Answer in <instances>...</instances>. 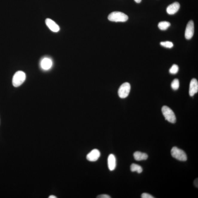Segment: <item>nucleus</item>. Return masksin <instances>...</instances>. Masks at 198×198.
<instances>
[{
    "instance_id": "dca6fc26",
    "label": "nucleus",
    "mask_w": 198,
    "mask_h": 198,
    "mask_svg": "<svg viewBox=\"0 0 198 198\" xmlns=\"http://www.w3.org/2000/svg\"><path fill=\"white\" fill-rule=\"evenodd\" d=\"M171 87L173 90H178L179 87V82L178 79H175L172 82Z\"/></svg>"
},
{
    "instance_id": "7ed1b4c3",
    "label": "nucleus",
    "mask_w": 198,
    "mask_h": 198,
    "mask_svg": "<svg viewBox=\"0 0 198 198\" xmlns=\"http://www.w3.org/2000/svg\"><path fill=\"white\" fill-rule=\"evenodd\" d=\"M162 112L165 119L167 121L172 123L176 122V118L175 113L168 107L164 106L162 107Z\"/></svg>"
},
{
    "instance_id": "423d86ee",
    "label": "nucleus",
    "mask_w": 198,
    "mask_h": 198,
    "mask_svg": "<svg viewBox=\"0 0 198 198\" xmlns=\"http://www.w3.org/2000/svg\"><path fill=\"white\" fill-rule=\"evenodd\" d=\"M194 33V25L193 21L188 22L185 32V37L187 39L189 40L192 38Z\"/></svg>"
},
{
    "instance_id": "f8f14e48",
    "label": "nucleus",
    "mask_w": 198,
    "mask_h": 198,
    "mask_svg": "<svg viewBox=\"0 0 198 198\" xmlns=\"http://www.w3.org/2000/svg\"><path fill=\"white\" fill-rule=\"evenodd\" d=\"M108 164V168L110 171H112L115 170L116 165V157L113 154H110L109 156Z\"/></svg>"
},
{
    "instance_id": "20e7f679",
    "label": "nucleus",
    "mask_w": 198,
    "mask_h": 198,
    "mask_svg": "<svg viewBox=\"0 0 198 198\" xmlns=\"http://www.w3.org/2000/svg\"><path fill=\"white\" fill-rule=\"evenodd\" d=\"M171 152L172 156L177 160L183 162L187 160V156L185 153L177 147H173Z\"/></svg>"
},
{
    "instance_id": "5701e85b",
    "label": "nucleus",
    "mask_w": 198,
    "mask_h": 198,
    "mask_svg": "<svg viewBox=\"0 0 198 198\" xmlns=\"http://www.w3.org/2000/svg\"><path fill=\"white\" fill-rule=\"evenodd\" d=\"M49 198H56L57 197H56V196H54V195H51L49 196V197H48Z\"/></svg>"
},
{
    "instance_id": "9d476101",
    "label": "nucleus",
    "mask_w": 198,
    "mask_h": 198,
    "mask_svg": "<svg viewBox=\"0 0 198 198\" xmlns=\"http://www.w3.org/2000/svg\"><path fill=\"white\" fill-rule=\"evenodd\" d=\"M47 26L50 30L54 32H57L60 30V28L54 21L50 19H47L45 21Z\"/></svg>"
},
{
    "instance_id": "6e6552de",
    "label": "nucleus",
    "mask_w": 198,
    "mask_h": 198,
    "mask_svg": "<svg viewBox=\"0 0 198 198\" xmlns=\"http://www.w3.org/2000/svg\"><path fill=\"white\" fill-rule=\"evenodd\" d=\"M198 91V82L197 79L194 78L190 84L189 93L191 96H194Z\"/></svg>"
},
{
    "instance_id": "a211bd4d",
    "label": "nucleus",
    "mask_w": 198,
    "mask_h": 198,
    "mask_svg": "<svg viewBox=\"0 0 198 198\" xmlns=\"http://www.w3.org/2000/svg\"><path fill=\"white\" fill-rule=\"evenodd\" d=\"M178 71H179V67H178V66L176 64H174L172 66L171 68L170 69L169 72L170 74H175L177 73Z\"/></svg>"
},
{
    "instance_id": "f257e3e1",
    "label": "nucleus",
    "mask_w": 198,
    "mask_h": 198,
    "mask_svg": "<svg viewBox=\"0 0 198 198\" xmlns=\"http://www.w3.org/2000/svg\"><path fill=\"white\" fill-rule=\"evenodd\" d=\"M129 19L128 16L124 13L119 12H114L109 14L108 17L109 20L113 22H126Z\"/></svg>"
},
{
    "instance_id": "ddd939ff",
    "label": "nucleus",
    "mask_w": 198,
    "mask_h": 198,
    "mask_svg": "<svg viewBox=\"0 0 198 198\" xmlns=\"http://www.w3.org/2000/svg\"><path fill=\"white\" fill-rule=\"evenodd\" d=\"M133 156L135 159L138 161L146 160L148 157L147 154L138 151L135 152Z\"/></svg>"
},
{
    "instance_id": "f03ea898",
    "label": "nucleus",
    "mask_w": 198,
    "mask_h": 198,
    "mask_svg": "<svg viewBox=\"0 0 198 198\" xmlns=\"http://www.w3.org/2000/svg\"><path fill=\"white\" fill-rule=\"evenodd\" d=\"M26 79V74L22 71H19L14 74L13 78L12 83L15 87H18L23 83Z\"/></svg>"
},
{
    "instance_id": "4468645a",
    "label": "nucleus",
    "mask_w": 198,
    "mask_h": 198,
    "mask_svg": "<svg viewBox=\"0 0 198 198\" xmlns=\"http://www.w3.org/2000/svg\"><path fill=\"white\" fill-rule=\"evenodd\" d=\"M131 171L132 172H137L138 173H140L143 171V169L140 165L135 164H132L130 167Z\"/></svg>"
},
{
    "instance_id": "2eb2a0df",
    "label": "nucleus",
    "mask_w": 198,
    "mask_h": 198,
    "mask_svg": "<svg viewBox=\"0 0 198 198\" xmlns=\"http://www.w3.org/2000/svg\"><path fill=\"white\" fill-rule=\"evenodd\" d=\"M171 25L169 22H160L158 24L159 28L160 30L165 31Z\"/></svg>"
},
{
    "instance_id": "4be33fe9",
    "label": "nucleus",
    "mask_w": 198,
    "mask_h": 198,
    "mask_svg": "<svg viewBox=\"0 0 198 198\" xmlns=\"http://www.w3.org/2000/svg\"><path fill=\"white\" fill-rule=\"evenodd\" d=\"M134 1H135L136 3H140L142 0H134Z\"/></svg>"
},
{
    "instance_id": "6ab92c4d",
    "label": "nucleus",
    "mask_w": 198,
    "mask_h": 198,
    "mask_svg": "<svg viewBox=\"0 0 198 198\" xmlns=\"http://www.w3.org/2000/svg\"><path fill=\"white\" fill-rule=\"evenodd\" d=\"M141 197L142 198H154L151 195L147 194V193H144L141 195Z\"/></svg>"
},
{
    "instance_id": "39448f33",
    "label": "nucleus",
    "mask_w": 198,
    "mask_h": 198,
    "mask_svg": "<svg viewBox=\"0 0 198 198\" xmlns=\"http://www.w3.org/2000/svg\"><path fill=\"white\" fill-rule=\"evenodd\" d=\"M131 89V86L129 83H123L120 87L118 90V95L120 98H124L129 95Z\"/></svg>"
},
{
    "instance_id": "0eeeda50",
    "label": "nucleus",
    "mask_w": 198,
    "mask_h": 198,
    "mask_svg": "<svg viewBox=\"0 0 198 198\" xmlns=\"http://www.w3.org/2000/svg\"><path fill=\"white\" fill-rule=\"evenodd\" d=\"M100 153L97 149H94L88 154L86 158L90 162H95L98 159L100 156Z\"/></svg>"
},
{
    "instance_id": "f3484780",
    "label": "nucleus",
    "mask_w": 198,
    "mask_h": 198,
    "mask_svg": "<svg viewBox=\"0 0 198 198\" xmlns=\"http://www.w3.org/2000/svg\"><path fill=\"white\" fill-rule=\"evenodd\" d=\"M160 45L162 46L165 47V48H171L173 46V43L170 41L161 42L160 43Z\"/></svg>"
},
{
    "instance_id": "412c9836",
    "label": "nucleus",
    "mask_w": 198,
    "mask_h": 198,
    "mask_svg": "<svg viewBox=\"0 0 198 198\" xmlns=\"http://www.w3.org/2000/svg\"><path fill=\"white\" fill-rule=\"evenodd\" d=\"M194 185H195V186H196V187L198 188V181L197 178L195 180V181H194Z\"/></svg>"
},
{
    "instance_id": "9b49d317",
    "label": "nucleus",
    "mask_w": 198,
    "mask_h": 198,
    "mask_svg": "<svg viewBox=\"0 0 198 198\" xmlns=\"http://www.w3.org/2000/svg\"><path fill=\"white\" fill-rule=\"evenodd\" d=\"M179 3L175 2L170 5L167 8V12L170 15H173L178 12L180 8Z\"/></svg>"
},
{
    "instance_id": "1a4fd4ad",
    "label": "nucleus",
    "mask_w": 198,
    "mask_h": 198,
    "mask_svg": "<svg viewBox=\"0 0 198 198\" xmlns=\"http://www.w3.org/2000/svg\"><path fill=\"white\" fill-rule=\"evenodd\" d=\"M53 65V62L50 58H44L40 62V66L44 70H48L51 68Z\"/></svg>"
},
{
    "instance_id": "aec40b11",
    "label": "nucleus",
    "mask_w": 198,
    "mask_h": 198,
    "mask_svg": "<svg viewBox=\"0 0 198 198\" xmlns=\"http://www.w3.org/2000/svg\"><path fill=\"white\" fill-rule=\"evenodd\" d=\"M97 198H111L109 196L106 194H101L97 196Z\"/></svg>"
}]
</instances>
